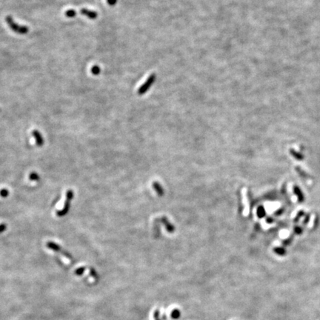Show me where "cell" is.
<instances>
[{"label": "cell", "instance_id": "1", "mask_svg": "<svg viewBox=\"0 0 320 320\" xmlns=\"http://www.w3.org/2000/svg\"><path fill=\"white\" fill-rule=\"evenodd\" d=\"M5 21L8 24V26L11 28V29L13 31L17 33V34H26L27 33H28L29 29L27 26L24 25H20V24H18L16 23L14 21L13 18L11 16H8L5 17Z\"/></svg>", "mask_w": 320, "mask_h": 320}, {"label": "cell", "instance_id": "11", "mask_svg": "<svg viewBox=\"0 0 320 320\" xmlns=\"http://www.w3.org/2000/svg\"><path fill=\"white\" fill-rule=\"evenodd\" d=\"M274 252H275L276 254L279 256H285L287 253L286 249L284 248V247H276L274 249Z\"/></svg>", "mask_w": 320, "mask_h": 320}, {"label": "cell", "instance_id": "24", "mask_svg": "<svg viewBox=\"0 0 320 320\" xmlns=\"http://www.w3.org/2000/svg\"><path fill=\"white\" fill-rule=\"evenodd\" d=\"M283 211H284V209H282H282L278 210L276 212V215H277V216L278 215H281V214H283Z\"/></svg>", "mask_w": 320, "mask_h": 320}, {"label": "cell", "instance_id": "3", "mask_svg": "<svg viewBox=\"0 0 320 320\" xmlns=\"http://www.w3.org/2000/svg\"><path fill=\"white\" fill-rule=\"evenodd\" d=\"M156 75L155 73H153L150 75L149 77L148 78V79L146 80L145 82L142 84V85L140 87L138 90V94L142 96V95H144L146 92H148L149 89L150 88L154 83L156 81Z\"/></svg>", "mask_w": 320, "mask_h": 320}, {"label": "cell", "instance_id": "15", "mask_svg": "<svg viewBox=\"0 0 320 320\" xmlns=\"http://www.w3.org/2000/svg\"><path fill=\"white\" fill-rule=\"evenodd\" d=\"M305 216V212L303 211V210H300V211H299L298 214H297V215H296V217L294 218V222H298L299 221V220H300V218L303 217V216Z\"/></svg>", "mask_w": 320, "mask_h": 320}, {"label": "cell", "instance_id": "2", "mask_svg": "<svg viewBox=\"0 0 320 320\" xmlns=\"http://www.w3.org/2000/svg\"><path fill=\"white\" fill-rule=\"evenodd\" d=\"M73 192L71 190H68L66 193V199L65 202V204H64L63 208L61 210H58L57 211V215L58 216H63L67 214V213L68 212L69 208H70V205H71V200L73 199Z\"/></svg>", "mask_w": 320, "mask_h": 320}, {"label": "cell", "instance_id": "9", "mask_svg": "<svg viewBox=\"0 0 320 320\" xmlns=\"http://www.w3.org/2000/svg\"><path fill=\"white\" fill-rule=\"evenodd\" d=\"M290 154L291 156H293V157L296 159V160L298 161H302L303 160H304V156H303V154H300V153L297 152L296 150H295L294 149H290Z\"/></svg>", "mask_w": 320, "mask_h": 320}, {"label": "cell", "instance_id": "22", "mask_svg": "<svg viewBox=\"0 0 320 320\" xmlns=\"http://www.w3.org/2000/svg\"><path fill=\"white\" fill-rule=\"evenodd\" d=\"M310 217H311V216H310V214H307V215L305 216V220H304V221H303V225H307V223L309 222Z\"/></svg>", "mask_w": 320, "mask_h": 320}, {"label": "cell", "instance_id": "20", "mask_svg": "<svg viewBox=\"0 0 320 320\" xmlns=\"http://www.w3.org/2000/svg\"><path fill=\"white\" fill-rule=\"evenodd\" d=\"M6 228H7V225L5 223H1L0 224V234L3 233L6 230Z\"/></svg>", "mask_w": 320, "mask_h": 320}, {"label": "cell", "instance_id": "10", "mask_svg": "<svg viewBox=\"0 0 320 320\" xmlns=\"http://www.w3.org/2000/svg\"><path fill=\"white\" fill-rule=\"evenodd\" d=\"M181 312L179 309H174L171 313V317L173 319H177L180 317Z\"/></svg>", "mask_w": 320, "mask_h": 320}, {"label": "cell", "instance_id": "4", "mask_svg": "<svg viewBox=\"0 0 320 320\" xmlns=\"http://www.w3.org/2000/svg\"><path fill=\"white\" fill-rule=\"evenodd\" d=\"M241 200H242V204L244 205V210H243L242 215L244 216H247L249 214L250 212V204L248 201V198H247V189L242 188L241 191Z\"/></svg>", "mask_w": 320, "mask_h": 320}, {"label": "cell", "instance_id": "18", "mask_svg": "<svg viewBox=\"0 0 320 320\" xmlns=\"http://www.w3.org/2000/svg\"><path fill=\"white\" fill-rule=\"evenodd\" d=\"M84 270H85V268H83V267H81V268H78L77 270H76L75 274H76V275L80 276V275H82V274H83V272L84 271Z\"/></svg>", "mask_w": 320, "mask_h": 320}, {"label": "cell", "instance_id": "8", "mask_svg": "<svg viewBox=\"0 0 320 320\" xmlns=\"http://www.w3.org/2000/svg\"><path fill=\"white\" fill-rule=\"evenodd\" d=\"M46 245L48 248H50L51 250H52V251H53L62 252V247L59 246V245H57V243L53 242V241H48V242H47Z\"/></svg>", "mask_w": 320, "mask_h": 320}, {"label": "cell", "instance_id": "17", "mask_svg": "<svg viewBox=\"0 0 320 320\" xmlns=\"http://www.w3.org/2000/svg\"><path fill=\"white\" fill-rule=\"evenodd\" d=\"M8 195H9V191H8V189L3 188L0 191V197L5 198V197H7Z\"/></svg>", "mask_w": 320, "mask_h": 320}, {"label": "cell", "instance_id": "5", "mask_svg": "<svg viewBox=\"0 0 320 320\" xmlns=\"http://www.w3.org/2000/svg\"><path fill=\"white\" fill-rule=\"evenodd\" d=\"M80 13L82 15L87 16L88 18L90 19H96L98 16V14L96 13V11H90V10L87 9V8H83L80 11Z\"/></svg>", "mask_w": 320, "mask_h": 320}, {"label": "cell", "instance_id": "12", "mask_svg": "<svg viewBox=\"0 0 320 320\" xmlns=\"http://www.w3.org/2000/svg\"><path fill=\"white\" fill-rule=\"evenodd\" d=\"M65 15L67 16V17L73 18V17H74V16H76V12L75 10H73V9H69V10H68V11H65Z\"/></svg>", "mask_w": 320, "mask_h": 320}, {"label": "cell", "instance_id": "21", "mask_svg": "<svg viewBox=\"0 0 320 320\" xmlns=\"http://www.w3.org/2000/svg\"><path fill=\"white\" fill-rule=\"evenodd\" d=\"M292 240H293V236L290 237V238H289L288 239H286V240H285L283 241V245H288L291 244Z\"/></svg>", "mask_w": 320, "mask_h": 320}, {"label": "cell", "instance_id": "13", "mask_svg": "<svg viewBox=\"0 0 320 320\" xmlns=\"http://www.w3.org/2000/svg\"><path fill=\"white\" fill-rule=\"evenodd\" d=\"M29 179L32 181H39L40 180V176H39L38 173L33 172L30 173V175H29Z\"/></svg>", "mask_w": 320, "mask_h": 320}, {"label": "cell", "instance_id": "14", "mask_svg": "<svg viewBox=\"0 0 320 320\" xmlns=\"http://www.w3.org/2000/svg\"><path fill=\"white\" fill-rule=\"evenodd\" d=\"M100 72H101V69L99 66H97V65L93 66L92 68H91V73L94 74V75H99V74L100 73Z\"/></svg>", "mask_w": 320, "mask_h": 320}, {"label": "cell", "instance_id": "6", "mask_svg": "<svg viewBox=\"0 0 320 320\" xmlns=\"http://www.w3.org/2000/svg\"><path fill=\"white\" fill-rule=\"evenodd\" d=\"M32 134L33 136H34L35 140H36V143L37 145H38L39 147L43 145V144H44V139H43L42 136L41 135L40 132L37 131V130H34V131H33Z\"/></svg>", "mask_w": 320, "mask_h": 320}, {"label": "cell", "instance_id": "16", "mask_svg": "<svg viewBox=\"0 0 320 320\" xmlns=\"http://www.w3.org/2000/svg\"><path fill=\"white\" fill-rule=\"evenodd\" d=\"M294 233L296 235H300V234H302V233H303V229H302V227L296 225V226L294 227Z\"/></svg>", "mask_w": 320, "mask_h": 320}, {"label": "cell", "instance_id": "23", "mask_svg": "<svg viewBox=\"0 0 320 320\" xmlns=\"http://www.w3.org/2000/svg\"><path fill=\"white\" fill-rule=\"evenodd\" d=\"M107 3L109 5L114 6L117 3V0H107Z\"/></svg>", "mask_w": 320, "mask_h": 320}, {"label": "cell", "instance_id": "19", "mask_svg": "<svg viewBox=\"0 0 320 320\" xmlns=\"http://www.w3.org/2000/svg\"><path fill=\"white\" fill-rule=\"evenodd\" d=\"M154 317L155 320H161L160 319V313L159 310H156L154 313Z\"/></svg>", "mask_w": 320, "mask_h": 320}, {"label": "cell", "instance_id": "7", "mask_svg": "<svg viewBox=\"0 0 320 320\" xmlns=\"http://www.w3.org/2000/svg\"><path fill=\"white\" fill-rule=\"evenodd\" d=\"M294 194L296 196L297 199H298V201L299 202H303L305 201V196L302 190L300 189V187L297 185H294Z\"/></svg>", "mask_w": 320, "mask_h": 320}]
</instances>
